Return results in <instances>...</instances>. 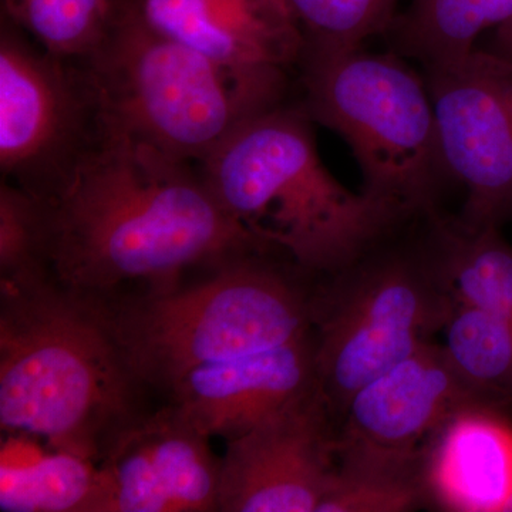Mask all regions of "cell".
<instances>
[{
	"label": "cell",
	"instance_id": "6da1fadb",
	"mask_svg": "<svg viewBox=\"0 0 512 512\" xmlns=\"http://www.w3.org/2000/svg\"><path fill=\"white\" fill-rule=\"evenodd\" d=\"M42 202L50 274L104 302L131 286L133 295L171 291L194 266L272 252L221 207L197 164L114 131Z\"/></svg>",
	"mask_w": 512,
	"mask_h": 512
},
{
	"label": "cell",
	"instance_id": "4fadbf2b",
	"mask_svg": "<svg viewBox=\"0 0 512 512\" xmlns=\"http://www.w3.org/2000/svg\"><path fill=\"white\" fill-rule=\"evenodd\" d=\"M318 383L312 338L188 370L163 393L208 436L227 440L284 409Z\"/></svg>",
	"mask_w": 512,
	"mask_h": 512
},
{
	"label": "cell",
	"instance_id": "44dd1931",
	"mask_svg": "<svg viewBox=\"0 0 512 512\" xmlns=\"http://www.w3.org/2000/svg\"><path fill=\"white\" fill-rule=\"evenodd\" d=\"M3 16L43 49L83 59L99 46L119 0H2Z\"/></svg>",
	"mask_w": 512,
	"mask_h": 512
},
{
	"label": "cell",
	"instance_id": "7a4b0ae2",
	"mask_svg": "<svg viewBox=\"0 0 512 512\" xmlns=\"http://www.w3.org/2000/svg\"><path fill=\"white\" fill-rule=\"evenodd\" d=\"M104 303L52 275L0 285V426L97 463L144 412Z\"/></svg>",
	"mask_w": 512,
	"mask_h": 512
},
{
	"label": "cell",
	"instance_id": "9a60e30c",
	"mask_svg": "<svg viewBox=\"0 0 512 512\" xmlns=\"http://www.w3.org/2000/svg\"><path fill=\"white\" fill-rule=\"evenodd\" d=\"M424 501L441 511L500 512L512 494V427L494 407L454 414L421 454Z\"/></svg>",
	"mask_w": 512,
	"mask_h": 512
},
{
	"label": "cell",
	"instance_id": "52a82bcc",
	"mask_svg": "<svg viewBox=\"0 0 512 512\" xmlns=\"http://www.w3.org/2000/svg\"><path fill=\"white\" fill-rule=\"evenodd\" d=\"M384 241L339 274L343 289L328 305L312 301L316 377L333 414L433 342L454 305L421 239L396 248Z\"/></svg>",
	"mask_w": 512,
	"mask_h": 512
},
{
	"label": "cell",
	"instance_id": "8fae6325",
	"mask_svg": "<svg viewBox=\"0 0 512 512\" xmlns=\"http://www.w3.org/2000/svg\"><path fill=\"white\" fill-rule=\"evenodd\" d=\"M177 407L141 412L97 461L93 512L220 511L221 460Z\"/></svg>",
	"mask_w": 512,
	"mask_h": 512
},
{
	"label": "cell",
	"instance_id": "5b68a950",
	"mask_svg": "<svg viewBox=\"0 0 512 512\" xmlns=\"http://www.w3.org/2000/svg\"><path fill=\"white\" fill-rule=\"evenodd\" d=\"M269 254L231 256L185 288L101 301L146 392L164 393L195 367L312 338L313 302Z\"/></svg>",
	"mask_w": 512,
	"mask_h": 512
},
{
	"label": "cell",
	"instance_id": "2e32d148",
	"mask_svg": "<svg viewBox=\"0 0 512 512\" xmlns=\"http://www.w3.org/2000/svg\"><path fill=\"white\" fill-rule=\"evenodd\" d=\"M423 220L421 241L453 301L512 322V247L500 227L470 228L439 208Z\"/></svg>",
	"mask_w": 512,
	"mask_h": 512
},
{
	"label": "cell",
	"instance_id": "d6986e66",
	"mask_svg": "<svg viewBox=\"0 0 512 512\" xmlns=\"http://www.w3.org/2000/svg\"><path fill=\"white\" fill-rule=\"evenodd\" d=\"M97 488L96 463L64 451L28 464L2 461L0 510L93 512Z\"/></svg>",
	"mask_w": 512,
	"mask_h": 512
},
{
	"label": "cell",
	"instance_id": "8992f818",
	"mask_svg": "<svg viewBox=\"0 0 512 512\" xmlns=\"http://www.w3.org/2000/svg\"><path fill=\"white\" fill-rule=\"evenodd\" d=\"M299 103L345 140L369 197L417 220L451 183L426 79L397 53L303 47Z\"/></svg>",
	"mask_w": 512,
	"mask_h": 512
},
{
	"label": "cell",
	"instance_id": "e0dca14e",
	"mask_svg": "<svg viewBox=\"0 0 512 512\" xmlns=\"http://www.w3.org/2000/svg\"><path fill=\"white\" fill-rule=\"evenodd\" d=\"M512 18V0H410L386 36L392 52L423 69L454 62L478 37Z\"/></svg>",
	"mask_w": 512,
	"mask_h": 512
},
{
	"label": "cell",
	"instance_id": "603a6c76",
	"mask_svg": "<svg viewBox=\"0 0 512 512\" xmlns=\"http://www.w3.org/2000/svg\"><path fill=\"white\" fill-rule=\"evenodd\" d=\"M50 274L45 205L18 185L0 184V285Z\"/></svg>",
	"mask_w": 512,
	"mask_h": 512
},
{
	"label": "cell",
	"instance_id": "cb8c5ba5",
	"mask_svg": "<svg viewBox=\"0 0 512 512\" xmlns=\"http://www.w3.org/2000/svg\"><path fill=\"white\" fill-rule=\"evenodd\" d=\"M487 49L500 53V55L512 57V18L493 30V36H491Z\"/></svg>",
	"mask_w": 512,
	"mask_h": 512
},
{
	"label": "cell",
	"instance_id": "ba28073f",
	"mask_svg": "<svg viewBox=\"0 0 512 512\" xmlns=\"http://www.w3.org/2000/svg\"><path fill=\"white\" fill-rule=\"evenodd\" d=\"M103 134L99 100L82 60L43 49L2 16V180L37 200H52Z\"/></svg>",
	"mask_w": 512,
	"mask_h": 512
},
{
	"label": "cell",
	"instance_id": "3957f363",
	"mask_svg": "<svg viewBox=\"0 0 512 512\" xmlns=\"http://www.w3.org/2000/svg\"><path fill=\"white\" fill-rule=\"evenodd\" d=\"M313 120L286 101L248 121L198 165L221 207L301 271L339 275L409 221L346 188L322 158Z\"/></svg>",
	"mask_w": 512,
	"mask_h": 512
},
{
	"label": "cell",
	"instance_id": "ffe728a7",
	"mask_svg": "<svg viewBox=\"0 0 512 512\" xmlns=\"http://www.w3.org/2000/svg\"><path fill=\"white\" fill-rule=\"evenodd\" d=\"M444 349L471 386L500 410L512 406V322L454 302Z\"/></svg>",
	"mask_w": 512,
	"mask_h": 512
},
{
	"label": "cell",
	"instance_id": "7402d4cb",
	"mask_svg": "<svg viewBox=\"0 0 512 512\" xmlns=\"http://www.w3.org/2000/svg\"><path fill=\"white\" fill-rule=\"evenodd\" d=\"M302 30L303 47L323 52L359 49L386 36L399 0H284Z\"/></svg>",
	"mask_w": 512,
	"mask_h": 512
},
{
	"label": "cell",
	"instance_id": "7c38bea8",
	"mask_svg": "<svg viewBox=\"0 0 512 512\" xmlns=\"http://www.w3.org/2000/svg\"><path fill=\"white\" fill-rule=\"evenodd\" d=\"M476 404L493 407L457 369L444 346L430 342L350 397L340 412L336 448L421 458L447 420Z\"/></svg>",
	"mask_w": 512,
	"mask_h": 512
},
{
	"label": "cell",
	"instance_id": "30bf717a",
	"mask_svg": "<svg viewBox=\"0 0 512 512\" xmlns=\"http://www.w3.org/2000/svg\"><path fill=\"white\" fill-rule=\"evenodd\" d=\"M332 416L316 383L247 433L227 440L220 511L316 512L336 466Z\"/></svg>",
	"mask_w": 512,
	"mask_h": 512
},
{
	"label": "cell",
	"instance_id": "277c9868",
	"mask_svg": "<svg viewBox=\"0 0 512 512\" xmlns=\"http://www.w3.org/2000/svg\"><path fill=\"white\" fill-rule=\"evenodd\" d=\"M104 130L200 164L248 121L288 101L284 69H235L158 32L137 0H119L99 46L83 57Z\"/></svg>",
	"mask_w": 512,
	"mask_h": 512
},
{
	"label": "cell",
	"instance_id": "d4e9b609",
	"mask_svg": "<svg viewBox=\"0 0 512 512\" xmlns=\"http://www.w3.org/2000/svg\"><path fill=\"white\" fill-rule=\"evenodd\" d=\"M504 511L512 512V494L508 498L507 504H505Z\"/></svg>",
	"mask_w": 512,
	"mask_h": 512
},
{
	"label": "cell",
	"instance_id": "9c48e42d",
	"mask_svg": "<svg viewBox=\"0 0 512 512\" xmlns=\"http://www.w3.org/2000/svg\"><path fill=\"white\" fill-rule=\"evenodd\" d=\"M423 76L448 174L467 191L458 220L501 228L512 217V57L476 47Z\"/></svg>",
	"mask_w": 512,
	"mask_h": 512
},
{
	"label": "cell",
	"instance_id": "5bb4252c",
	"mask_svg": "<svg viewBox=\"0 0 512 512\" xmlns=\"http://www.w3.org/2000/svg\"><path fill=\"white\" fill-rule=\"evenodd\" d=\"M143 18L171 39L235 69L299 62L302 30L284 0H137Z\"/></svg>",
	"mask_w": 512,
	"mask_h": 512
},
{
	"label": "cell",
	"instance_id": "ac0fdd59",
	"mask_svg": "<svg viewBox=\"0 0 512 512\" xmlns=\"http://www.w3.org/2000/svg\"><path fill=\"white\" fill-rule=\"evenodd\" d=\"M424 503L421 458L338 450L316 512H404Z\"/></svg>",
	"mask_w": 512,
	"mask_h": 512
}]
</instances>
